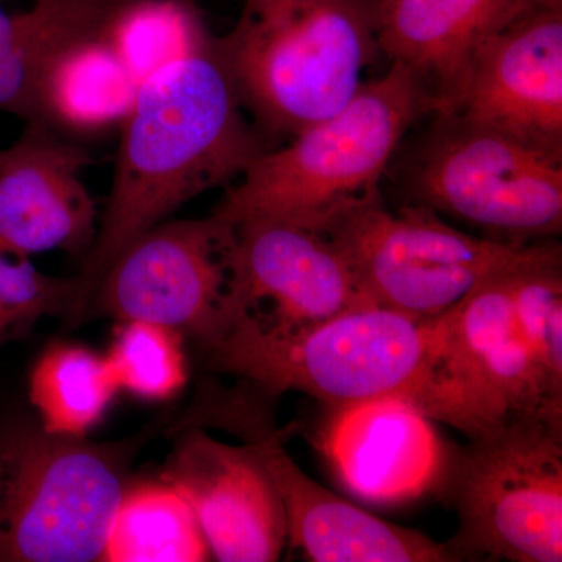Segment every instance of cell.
Instances as JSON below:
<instances>
[{"instance_id": "6da1fadb", "label": "cell", "mask_w": 562, "mask_h": 562, "mask_svg": "<svg viewBox=\"0 0 562 562\" xmlns=\"http://www.w3.org/2000/svg\"><path fill=\"white\" fill-rule=\"evenodd\" d=\"M120 136L98 236L76 276L69 328L83 324L99 281L128 244L192 199L239 179L268 150L214 38L139 85Z\"/></svg>"}, {"instance_id": "7a4b0ae2", "label": "cell", "mask_w": 562, "mask_h": 562, "mask_svg": "<svg viewBox=\"0 0 562 562\" xmlns=\"http://www.w3.org/2000/svg\"><path fill=\"white\" fill-rule=\"evenodd\" d=\"M202 355L214 371L268 395L301 392L327 406L392 398L469 438L476 432L450 368L449 312L414 317L364 305L294 333L239 319Z\"/></svg>"}, {"instance_id": "3957f363", "label": "cell", "mask_w": 562, "mask_h": 562, "mask_svg": "<svg viewBox=\"0 0 562 562\" xmlns=\"http://www.w3.org/2000/svg\"><path fill=\"white\" fill-rule=\"evenodd\" d=\"M432 105L412 70L392 63L346 106L262 151L213 214L236 222H286L317 233L382 203L380 183L406 132Z\"/></svg>"}, {"instance_id": "277c9868", "label": "cell", "mask_w": 562, "mask_h": 562, "mask_svg": "<svg viewBox=\"0 0 562 562\" xmlns=\"http://www.w3.org/2000/svg\"><path fill=\"white\" fill-rule=\"evenodd\" d=\"M214 36L244 110L265 135L294 136L347 105L380 54L372 0H241Z\"/></svg>"}, {"instance_id": "5b68a950", "label": "cell", "mask_w": 562, "mask_h": 562, "mask_svg": "<svg viewBox=\"0 0 562 562\" xmlns=\"http://www.w3.org/2000/svg\"><path fill=\"white\" fill-rule=\"evenodd\" d=\"M157 425L124 441L44 430L38 419H0V562H95L133 464Z\"/></svg>"}, {"instance_id": "8992f818", "label": "cell", "mask_w": 562, "mask_h": 562, "mask_svg": "<svg viewBox=\"0 0 562 562\" xmlns=\"http://www.w3.org/2000/svg\"><path fill=\"white\" fill-rule=\"evenodd\" d=\"M453 458L458 561H562V424L519 417Z\"/></svg>"}, {"instance_id": "52a82bcc", "label": "cell", "mask_w": 562, "mask_h": 562, "mask_svg": "<svg viewBox=\"0 0 562 562\" xmlns=\"http://www.w3.org/2000/svg\"><path fill=\"white\" fill-rule=\"evenodd\" d=\"M328 236L349 261L364 297L414 317H436L487 280L542 257L554 243L517 244L457 231L427 206L383 203L344 217Z\"/></svg>"}, {"instance_id": "ba28073f", "label": "cell", "mask_w": 562, "mask_h": 562, "mask_svg": "<svg viewBox=\"0 0 562 562\" xmlns=\"http://www.w3.org/2000/svg\"><path fill=\"white\" fill-rule=\"evenodd\" d=\"M241 314L236 225L211 213L168 220L143 233L103 273L85 321H143L191 339L203 351Z\"/></svg>"}, {"instance_id": "9c48e42d", "label": "cell", "mask_w": 562, "mask_h": 562, "mask_svg": "<svg viewBox=\"0 0 562 562\" xmlns=\"http://www.w3.org/2000/svg\"><path fill=\"white\" fill-rule=\"evenodd\" d=\"M419 205L528 244L562 231V160L502 133L438 114L412 172Z\"/></svg>"}, {"instance_id": "30bf717a", "label": "cell", "mask_w": 562, "mask_h": 562, "mask_svg": "<svg viewBox=\"0 0 562 562\" xmlns=\"http://www.w3.org/2000/svg\"><path fill=\"white\" fill-rule=\"evenodd\" d=\"M176 431L160 476L190 503L211 558L279 561L288 546L286 514L255 443L228 446L201 427Z\"/></svg>"}, {"instance_id": "8fae6325", "label": "cell", "mask_w": 562, "mask_h": 562, "mask_svg": "<svg viewBox=\"0 0 562 562\" xmlns=\"http://www.w3.org/2000/svg\"><path fill=\"white\" fill-rule=\"evenodd\" d=\"M255 443L271 473L286 514L288 543L314 562L458 561L449 542L386 522L335 494L295 464L283 447V430H273L238 403L222 422Z\"/></svg>"}, {"instance_id": "7c38bea8", "label": "cell", "mask_w": 562, "mask_h": 562, "mask_svg": "<svg viewBox=\"0 0 562 562\" xmlns=\"http://www.w3.org/2000/svg\"><path fill=\"white\" fill-rule=\"evenodd\" d=\"M235 225L239 319L266 330L294 333L371 305L349 261L328 236L280 221Z\"/></svg>"}, {"instance_id": "4fadbf2b", "label": "cell", "mask_w": 562, "mask_h": 562, "mask_svg": "<svg viewBox=\"0 0 562 562\" xmlns=\"http://www.w3.org/2000/svg\"><path fill=\"white\" fill-rule=\"evenodd\" d=\"M91 162L83 144L25 122L20 138L0 149V251L31 258L61 250L85 260L101 220L83 180Z\"/></svg>"}, {"instance_id": "5bb4252c", "label": "cell", "mask_w": 562, "mask_h": 562, "mask_svg": "<svg viewBox=\"0 0 562 562\" xmlns=\"http://www.w3.org/2000/svg\"><path fill=\"white\" fill-rule=\"evenodd\" d=\"M449 114L562 160V7L492 40Z\"/></svg>"}, {"instance_id": "9a60e30c", "label": "cell", "mask_w": 562, "mask_h": 562, "mask_svg": "<svg viewBox=\"0 0 562 562\" xmlns=\"http://www.w3.org/2000/svg\"><path fill=\"white\" fill-rule=\"evenodd\" d=\"M562 0H372L380 54L405 66L432 114H449L492 40Z\"/></svg>"}, {"instance_id": "2e32d148", "label": "cell", "mask_w": 562, "mask_h": 562, "mask_svg": "<svg viewBox=\"0 0 562 562\" xmlns=\"http://www.w3.org/2000/svg\"><path fill=\"white\" fill-rule=\"evenodd\" d=\"M513 271L449 310L450 366L479 417L480 435L519 417L562 424V402L547 390L517 327Z\"/></svg>"}, {"instance_id": "e0dca14e", "label": "cell", "mask_w": 562, "mask_h": 562, "mask_svg": "<svg viewBox=\"0 0 562 562\" xmlns=\"http://www.w3.org/2000/svg\"><path fill=\"white\" fill-rule=\"evenodd\" d=\"M330 408L322 449L342 484L362 501H413L449 468L432 420L408 403L383 398Z\"/></svg>"}, {"instance_id": "ac0fdd59", "label": "cell", "mask_w": 562, "mask_h": 562, "mask_svg": "<svg viewBox=\"0 0 562 562\" xmlns=\"http://www.w3.org/2000/svg\"><path fill=\"white\" fill-rule=\"evenodd\" d=\"M138 88L102 29L85 33L55 52L41 70L29 122H41L80 144L101 138L121 131Z\"/></svg>"}, {"instance_id": "d6986e66", "label": "cell", "mask_w": 562, "mask_h": 562, "mask_svg": "<svg viewBox=\"0 0 562 562\" xmlns=\"http://www.w3.org/2000/svg\"><path fill=\"white\" fill-rule=\"evenodd\" d=\"M121 0H0V111L32 121L41 70L70 40L102 29Z\"/></svg>"}, {"instance_id": "ffe728a7", "label": "cell", "mask_w": 562, "mask_h": 562, "mask_svg": "<svg viewBox=\"0 0 562 562\" xmlns=\"http://www.w3.org/2000/svg\"><path fill=\"white\" fill-rule=\"evenodd\" d=\"M209 543L190 503L165 480H133L103 549L105 562H201Z\"/></svg>"}, {"instance_id": "44dd1931", "label": "cell", "mask_w": 562, "mask_h": 562, "mask_svg": "<svg viewBox=\"0 0 562 562\" xmlns=\"http://www.w3.org/2000/svg\"><path fill=\"white\" fill-rule=\"evenodd\" d=\"M105 355L72 342H52L33 364L29 398L44 430L87 438L120 392Z\"/></svg>"}, {"instance_id": "7402d4cb", "label": "cell", "mask_w": 562, "mask_h": 562, "mask_svg": "<svg viewBox=\"0 0 562 562\" xmlns=\"http://www.w3.org/2000/svg\"><path fill=\"white\" fill-rule=\"evenodd\" d=\"M102 35L138 87L166 66L205 49L214 38L194 0H121Z\"/></svg>"}, {"instance_id": "603a6c76", "label": "cell", "mask_w": 562, "mask_h": 562, "mask_svg": "<svg viewBox=\"0 0 562 562\" xmlns=\"http://www.w3.org/2000/svg\"><path fill=\"white\" fill-rule=\"evenodd\" d=\"M517 327L547 390L562 402V255L553 244L542 257L509 273Z\"/></svg>"}, {"instance_id": "cb8c5ba5", "label": "cell", "mask_w": 562, "mask_h": 562, "mask_svg": "<svg viewBox=\"0 0 562 562\" xmlns=\"http://www.w3.org/2000/svg\"><path fill=\"white\" fill-rule=\"evenodd\" d=\"M120 390L147 402H168L188 383L184 338L150 322H120L105 355Z\"/></svg>"}, {"instance_id": "d4e9b609", "label": "cell", "mask_w": 562, "mask_h": 562, "mask_svg": "<svg viewBox=\"0 0 562 562\" xmlns=\"http://www.w3.org/2000/svg\"><path fill=\"white\" fill-rule=\"evenodd\" d=\"M76 294V277L49 276L31 258L0 251V349L31 335L43 317L68 319Z\"/></svg>"}]
</instances>
